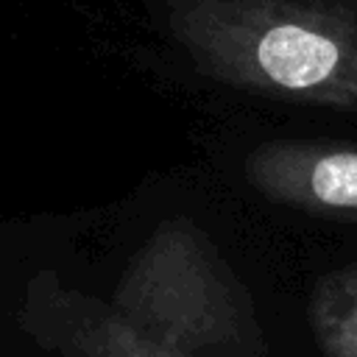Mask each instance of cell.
I'll list each match as a JSON object with an SVG mask.
<instances>
[{
	"label": "cell",
	"mask_w": 357,
	"mask_h": 357,
	"mask_svg": "<svg viewBox=\"0 0 357 357\" xmlns=\"http://www.w3.org/2000/svg\"><path fill=\"white\" fill-rule=\"evenodd\" d=\"M165 20L212 81L357 112V0H165Z\"/></svg>",
	"instance_id": "6da1fadb"
},
{
	"label": "cell",
	"mask_w": 357,
	"mask_h": 357,
	"mask_svg": "<svg viewBox=\"0 0 357 357\" xmlns=\"http://www.w3.org/2000/svg\"><path fill=\"white\" fill-rule=\"evenodd\" d=\"M109 310L178 357H265L248 290L212 237L184 215L153 226L128 257Z\"/></svg>",
	"instance_id": "7a4b0ae2"
},
{
	"label": "cell",
	"mask_w": 357,
	"mask_h": 357,
	"mask_svg": "<svg viewBox=\"0 0 357 357\" xmlns=\"http://www.w3.org/2000/svg\"><path fill=\"white\" fill-rule=\"evenodd\" d=\"M245 178L279 206L357 223V142L271 139L248 153Z\"/></svg>",
	"instance_id": "3957f363"
},
{
	"label": "cell",
	"mask_w": 357,
	"mask_h": 357,
	"mask_svg": "<svg viewBox=\"0 0 357 357\" xmlns=\"http://www.w3.org/2000/svg\"><path fill=\"white\" fill-rule=\"evenodd\" d=\"M307 321L321 357H357V262L318 276Z\"/></svg>",
	"instance_id": "277c9868"
}]
</instances>
